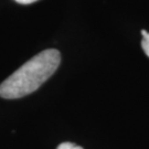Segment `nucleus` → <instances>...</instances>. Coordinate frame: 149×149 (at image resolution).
I'll return each instance as SVG.
<instances>
[{"label":"nucleus","mask_w":149,"mask_h":149,"mask_svg":"<svg viewBox=\"0 0 149 149\" xmlns=\"http://www.w3.org/2000/svg\"><path fill=\"white\" fill-rule=\"evenodd\" d=\"M60 62L61 54L58 50L40 52L0 84V97L16 100L33 93L54 74Z\"/></svg>","instance_id":"f257e3e1"},{"label":"nucleus","mask_w":149,"mask_h":149,"mask_svg":"<svg viewBox=\"0 0 149 149\" xmlns=\"http://www.w3.org/2000/svg\"><path fill=\"white\" fill-rule=\"evenodd\" d=\"M141 36H143L141 48L146 53V55L149 58V32L147 30H141Z\"/></svg>","instance_id":"f03ea898"},{"label":"nucleus","mask_w":149,"mask_h":149,"mask_svg":"<svg viewBox=\"0 0 149 149\" xmlns=\"http://www.w3.org/2000/svg\"><path fill=\"white\" fill-rule=\"evenodd\" d=\"M56 149H83L80 146H76V145L72 144V143H62L61 145L58 146Z\"/></svg>","instance_id":"7ed1b4c3"},{"label":"nucleus","mask_w":149,"mask_h":149,"mask_svg":"<svg viewBox=\"0 0 149 149\" xmlns=\"http://www.w3.org/2000/svg\"><path fill=\"white\" fill-rule=\"evenodd\" d=\"M18 3H21V5H29V3H32L34 1H38V0H16Z\"/></svg>","instance_id":"20e7f679"}]
</instances>
